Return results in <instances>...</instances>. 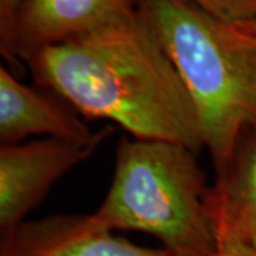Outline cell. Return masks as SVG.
<instances>
[{"instance_id": "1", "label": "cell", "mask_w": 256, "mask_h": 256, "mask_svg": "<svg viewBox=\"0 0 256 256\" xmlns=\"http://www.w3.org/2000/svg\"><path fill=\"white\" fill-rule=\"evenodd\" d=\"M37 86L86 118L107 120L134 138L205 148L196 108L176 67L138 10L46 46L26 60Z\"/></svg>"}, {"instance_id": "2", "label": "cell", "mask_w": 256, "mask_h": 256, "mask_svg": "<svg viewBox=\"0 0 256 256\" xmlns=\"http://www.w3.org/2000/svg\"><path fill=\"white\" fill-rule=\"evenodd\" d=\"M172 60L201 121L215 172L256 127V43L186 0H137Z\"/></svg>"}, {"instance_id": "3", "label": "cell", "mask_w": 256, "mask_h": 256, "mask_svg": "<svg viewBox=\"0 0 256 256\" xmlns=\"http://www.w3.org/2000/svg\"><path fill=\"white\" fill-rule=\"evenodd\" d=\"M195 156L178 142L121 138L112 182L94 216L112 230L156 236L172 256H215L210 185Z\"/></svg>"}, {"instance_id": "4", "label": "cell", "mask_w": 256, "mask_h": 256, "mask_svg": "<svg viewBox=\"0 0 256 256\" xmlns=\"http://www.w3.org/2000/svg\"><path fill=\"white\" fill-rule=\"evenodd\" d=\"M111 126L96 131L90 140L46 137L0 146V229L2 234L28 220L52 186L80 165L110 137Z\"/></svg>"}, {"instance_id": "5", "label": "cell", "mask_w": 256, "mask_h": 256, "mask_svg": "<svg viewBox=\"0 0 256 256\" xmlns=\"http://www.w3.org/2000/svg\"><path fill=\"white\" fill-rule=\"evenodd\" d=\"M137 12V0H23L9 43L2 50L12 66L37 50L82 36Z\"/></svg>"}, {"instance_id": "6", "label": "cell", "mask_w": 256, "mask_h": 256, "mask_svg": "<svg viewBox=\"0 0 256 256\" xmlns=\"http://www.w3.org/2000/svg\"><path fill=\"white\" fill-rule=\"evenodd\" d=\"M0 256H172L165 248L136 245L92 215L24 220L2 234Z\"/></svg>"}, {"instance_id": "7", "label": "cell", "mask_w": 256, "mask_h": 256, "mask_svg": "<svg viewBox=\"0 0 256 256\" xmlns=\"http://www.w3.org/2000/svg\"><path fill=\"white\" fill-rule=\"evenodd\" d=\"M92 131L80 114L54 92L22 82L8 67H0V141L18 144L33 136L90 140Z\"/></svg>"}, {"instance_id": "8", "label": "cell", "mask_w": 256, "mask_h": 256, "mask_svg": "<svg viewBox=\"0 0 256 256\" xmlns=\"http://www.w3.org/2000/svg\"><path fill=\"white\" fill-rule=\"evenodd\" d=\"M208 206L216 229H226L256 248V127L238 140L216 171Z\"/></svg>"}, {"instance_id": "9", "label": "cell", "mask_w": 256, "mask_h": 256, "mask_svg": "<svg viewBox=\"0 0 256 256\" xmlns=\"http://www.w3.org/2000/svg\"><path fill=\"white\" fill-rule=\"evenodd\" d=\"M220 22L239 26L256 18V0H186Z\"/></svg>"}, {"instance_id": "10", "label": "cell", "mask_w": 256, "mask_h": 256, "mask_svg": "<svg viewBox=\"0 0 256 256\" xmlns=\"http://www.w3.org/2000/svg\"><path fill=\"white\" fill-rule=\"evenodd\" d=\"M218 230V249L215 256H256V248L226 229Z\"/></svg>"}, {"instance_id": "11", "label": "cell", "mask_w": 256, "mask_h": 256, "mask_svg": "<svg viewBox=\"0 0 256 256\" xmlns=\"http://www.w3.org/2000/svg\"><path fill=\"white\" fill-rule=\"evenodd\" d=\"M23 0H0V48L9 43Z\"/></svg>"}, {"instance_id": "12", "label": "cell", "mask_w": 256, "mask_h": 256, "mask_svg": "<svg viewBox=\"0 0 256 256\" xmlns=\"http://www.w3.org/2000/svg\"><path fill=\"white\" fill-rule=\"evenodd\" d=\"M238 32L244 33V34H248V36L256 37V18L248 22V23H244V24H239V26H234Z\"/></svg>"}, {"instance_id": "13", "label": "cell", "mask_w": 256, "mask_h": 256, "mask_svg": "<svg viewBox=\"0 0 256 256\" xmlns=\"http://www.w3.org/2000/svg\"><path fill=\"white\" fill-rule=\"evenodd\" d=\"M246 36H248V34H246ZM250 37H252V36H250ZM252 38H254V40H255V43H256V37H252Z\"/></svg>"}]
</instances>
